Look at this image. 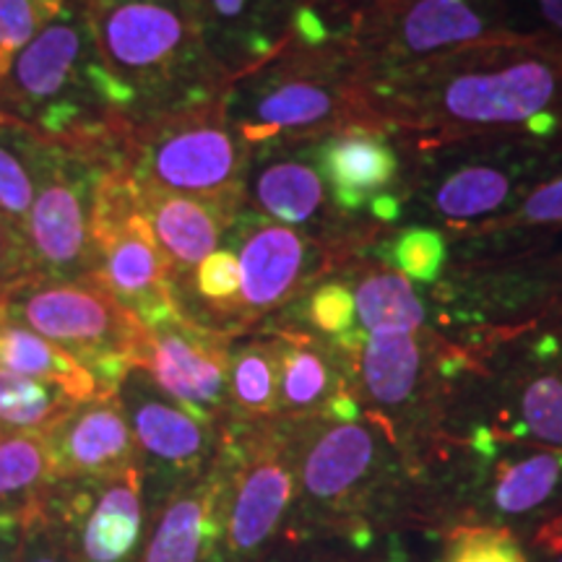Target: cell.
<instances>
[{
    "label": "cell",
    "instance_id": "1",
    "mask_svg": "<svg viewBox=\"0 0 562 562\" xmlns=\"http://www.w3.org/2000/svg\"><path fill=\"white\" fill-rule=\"evenodd\" d=\"M360 117L402 136L562 138V53L537 40L495 37L362 74Z\"/></svg>",
    "mask_w": 562,
    "mask_h": 562
},
{
    "label": "cell",
    "instance_id": "2",
    "mask_svg": "<svg viewBox=\"0 0 562 562\" xmlns=\"http://www.w3.org/2000/svg\"><path fill=\"white\" fill-rule=\"evenodd\" d=\"M398 227H435L448 237L501 220L539 182L562 170V138L529 133L402 136Z\"/></svg>",
    "mask_w": 562,
    "mask_h": 562
},
{
    "label": "cell",
    "instance_id": "3",
    "mask_svg": "<svg viewBox=\"0 0 562 562\" xmlns=\"http://www.w3.org/2000/svg\"><path fill=\"white\" fill-rule=\"evenodd\" d=\"M0 115L63 149H123L131 125L97 45L87 0H66L16 55L0 79Z\"/></svg>",
    "mask_w": 562,
    "mask_h": 562
},
{
    "label": "cell",
    "instance_id": "4",
    "mask_svg": "<svg viewBox=\"0 0 562 562\" xmlns=\"http://www.w3.org/2000/svg\"><path fill=\"white\" fill-rule=\"evenodd\" d=\"M430 531L484 526L521 542L562 518V451L484 430L438 438L422 456Z\"/></svg>",
    "mask_w": 562,
    "mask_h": 562
},
{
    "label": "cell",
    "instance_id": "5",
    "mask_svg": "<svg viewBox=\"0 0 562 562\" xmlns=\"http://www.w3.org/2000/svg\"><path fill=\"white\" fill-rule=\"evenodd\" d=\"M469 430L562 451V307L513 331L456 344L438 438Z\"/></svg>",
    "mask_w": 562,
    "mask_h": 562
},
{
    "label": "cell",
    "instance_id": "6",
    "mask_svg": "<svg viewBox=\"0 0 562 562\" xmlns=\"http://www.w3.org/2000/svg\"><path fill=\"white\" fill-rule=\"evenodd\" d=\"M87 5L128 125L220 100L227 79L206 50L191 0H87Z\"/></svg>",
    "mask_w": 562,
    "mask_h": 562
},
{
    "label": "cell",
    "instance_id": "7",
    "mask_svg": "<svg viewBox=\"0 0 562 562\" xmlns=\"http://www.w3.org/2000/svg\"><path fill=\"white\" fill-rule=\"evenodd\" d=\"M360 81L347 40L305 42L294 34L277 55L224 87V115L248 149L321 138L362 123Z\"/></svg>",
    "mask_w": 562,
    "mask_h": 562
},
{
    "label": "cell",
    "instance_id": "8",
    "mask_svg": "<svg viewBox=\"0 0 562 562\" xmlns=\"http://www.w3.org/2000/svg\"><path fill=\"white\" fill-rule=\"evenodd\" d=\"M349 362V383L362 414L389 427L412 459L438 438L456 344L438 331H351L334 341Z\"/></svg>",
    "mask_w": 562,
    "mask_h": 562
},
{
    "label": "cell",
    "instance_id": "9",
    "mask_svg": "<svg viewBox=\"0 0 562 562\" xmlns=\"http://www.w3.org/2000/svg\"><path fill=\"white\" fill-rule=\"evenodd\" d=\"M425 297L435 331L459 347L521 328L562 307V243L448 263Z\"/></svg>",
    "mask_w": 562,
    "mask_h": 562
},
{
    "label": "cell",
    "instance_id": "10",
    "mask_svg": "<svg viewBox=\"0 0 562 562\" xmlns=\"http://www.w3.org/2000/svg\"><path fill=\"white\" fill-rule=\"evenodd\" d=\"M214 467L220 474L224 562H271L297 495L284 427L279 419H229Z\"/></svg>",
    "mask_w": 562,
    "mask_h": 562
},
{
    "label": "cell",
    "instance_id": "11",
    "mask_svg": "<svg viewBox=\"0 0 562 562\" xmlns=\"http://www.w3.org/2000/svg\"><path fill=\"white\" fill-rule=\"evenodd\" d=\"M0 307L87 368L104 396L136 368L144 326L94 279L30 277L0 294Z\"/></svg>",
    "mask_w": 562,
    "mask_h": 562
},
{
    "label": "cell",
    "instance_id": "12",
    "mask_svg": "<svg viewBox=\"0 0 562 562\" xmlns=\"http://www.w3.org/2000/svg\"><path fill=\"white\" fill-rule=\"evenodd\" d=\"M123 154L138 186L193 199L243 201L250 149L232 131L222 97L131 125Z\"/></svg>",
    "mask_w": 562,
    "mask_h": 562
},
{
    "label": "cell",
    "instance_id": "13",
    "mask_svg": "<svg viewBox=\"0 0 562 562\" xmlns=\"http://www.w3.org/2000/svg\"><path fill=\"white\" fill-rule=\"evenodd\" d=\"M505 16V0H381L351 19L347 45L362 74H378L508 37Z\"/></svg>",
    "mask_w": 562,
    "mask_h": 562
},
{
    "label": "cell",
    "instance_id": "14",
    "mask_svg": "<svg viewBox=\"0 0 562 562\" xmlns=\"http://www.w3.org/2000/svg\"><path fill=\"white\" fill-rule=\"evenodd\" d=\"M91 237L97 256L91 279L136 315L140 326L178 311L170 263L154 240L140 209L138 182L125 167V157L97 186Z\"/></svg>",
    "mask_w": 562,
    "mask_h": 562
},
{
    "label": "cell",
    "instance_id": "15",
    "mask_svg": "<svg viewBox=\"0 0 562 562\" xmlns=\"http://www.w3.org/2000/svg\"><path fill=\"white\" fill-rule=\"evenodd\" d=\"M321 138L271 140L250 149L243 178L245 209L305 232L315 240L364 256L385 229L372 220L347 216L336 209L318 167Z\"/></svg>",
    "mask_w": 562,
    "mask_h": 562
},
{
    "label": "cell",
    "instance_id": "16",
    "mask_svg": "<svg viewBox=\"0 0 562 562\" xmlns=\"http://www.w3.org/2000/svg\"><path fill=\"white\" fill-rule=\"evenodd\" d=\"M123 149L76 151L50 144L26 222L34 277L91 279L97 263L91 237L97 186L102 175L125 157Z\"/></svg>",
    "mask_w": 562,
    "mask_h": 562
},
{
    "label": "cell",
    "instance_id": "17",
    "mask_svg": "<svg viewBox=\"0 0 562 562\" xmlns=\"http://www.w3.org/2000/svg\"><path fill=\"white\" fill-rule=\"evenodd\" d=\"M224 240L235 250L240 269V334L261 328L315 281L360 258L336 245L315 240L305 232L266 220L250 209L240 211Z\"/></svg>",
    "mask_w": 562,
    "mask_h": 562
},
{
    "label": "cell",
    "instance_id": "18",
    "mask_svg": "<svg viewBox=\"0 0 562 562\" xmlns=\"http://www.w3.org/2000/svg\"><path fill=\"white\" fill-rule=\"evenodd\" d=\"M115 396L136 442L146 518H151L175 492L209 472L222 432L165 396L140 368L128 370Z\"/></svg>",
    "mask_w": 562,
    "mask_h": 562
},
{
    "label": "cell",
    "instance_id": "19",
    "mask_svg": "<svg viewBox=\"0 0 562 562\" xmlns=\"http://www.w3.org/2000/svg\"><path fill=\"white\" fill-rule=\"evenodd\" d=\"M42 513L55 524L76 562H138L146 505L138 467L108 476L58 480Z\"/></svg>",
    "mask_w": 562,
    "mask_h": 562
},
{
    "label": "cell",
    "instance_id": "20",
    "mask_svg": "<svg viewBox=\"0 0 562 562\" xmlns=\"http://www.w3.org/2000/svg\"><path fill=\"white\" fill-rule=\"evenodd\" d=\"M229 336L193 326L175 311L144 326L136 368L154 385L206 425L229 422Z\"/></svg>",
    "mask_w": 562,
    "mask_h": 562
},
{
    "label": "cell",
    "instance_id": "21",
    "mask_svg": "<svg viewBox=\"0 0 562 562\" xmlns=\"http://www.w3.org/2000/svg\"><path fill=\"white\" fill-rule=\"evenodd\" d=\"M307 0H191L206 50L227 83L294 37Z\"/></svg>",
    "mask_w": 562,
    "mask_h": 562
},
{
    "label": "cell",
    "instance_id": "22",
    "mask_svg": "<svg viewBox=\"0 0 562 562\" xmlns=\"http://www.w3.org/2000/svg\"><path fill=\"white\" fill-rule=\"evenodd\" d=\"M271 331L279 347L277 419L360 417L347 355L334 341L297 328L273 326Z\"/></svg>",
    "mask_w": 562,
    "mask_h": 562
},
{
    "label": "cell",
    "instance_id": "23",
    "mask_svg": "<svg viewBox=\"0 0 562 562\" xmlns=\"http://www.w3.org/2000/svg\"><path fill=\"white\" fill-rule=\"evenodd\" d=\"M318 167L336 209L370 220V203L396 195L404 180V154L393 133L370 123H349L318 140Z\"/></svg>",
    "mask_w": 562,
    "mask_h": 562
},
{
    "label": "cell",
    "instance_id": "24",
    "mask_svg": "<svg viewBox=\"0 0 562 562\" xmlns=\"http://www.w3.org/2000/svg\"><path fill=\"white\" fill-rule=\"evenodd\" d=\"M42 438L55 482L108 476L136 467V442L115 393L74 404Z\"/></svg>",
    "mask_w": 562,
    "mask_h": 562
},
{
    "label": "cell",
    "instance_id": "25",
    "mask_svg": "<svg viewBox=\"0 0 562 562\" xmlns=\"http://www.w3.org/2000/svg\"><path fill=\"white\" fill-rule=\"evenodd\" d=\"M138 562H224L220 474L214 463L149 518Z\"/></svg>",
    "mask_w": 562,
    "mask_h": 562
},
{
    "label": "cell",
    "instance_id": "26",
    "mask_svg": "<svg viewBox=\"0 0 562 562\" xmlns=\"http://www.w3.org/2000/svg\"><path fill=\"white\" fill-rule=\"evenodd\" d=\"M138 191L140 209L161 256L170 263L172 279L195 269L209 252L220 248L245 209L243 201L193 199L146 186H138Z\"/></svg>",
    "mask_w": 562,
    "mask_h": 562
},
{
    "label": "cell",
    "instance_id": "27",
    "mask_svg": "<svg viewBox=\"0 0 562 562\" xmlns=\"http://www.w3.org/2000/svg\"><path fill=\"white\" fill-rule=\"evenodd\" d=\"M448 243H451L448 263L480 261V258L508 256V252L562 243V170L539 182L501 220L474 232L448 237Z\"/></svg>",
    "mask_w": 562,
    "mask_h": 562
},
{
    "label": "cell",
    "instance_id": "28",
    "mask_svg": "<svg viewBox=\"0 0 562 562\" xmlns=\"http://www.w3.org/2000/svg\"><path fill=\"white\" fill-rule=\"evenodd\" d=\"M341 273L355 297L357 331L378 334L432 328L425 290H419L404 273L372 261L368 256L344 263Z\"/></svg>",
    "mask_w": 562,
    "mask_h": 562
},
{
    "label": "cell",
    "instance_id": "29",
    "mask_svg": "<svg viewBox=\"0 0 562 562\" xmlns=\"http://www.w3.org/2000/svg\"><path fill=\"white\" fill-rule=\"evenodd\" d=\"M279 347L271 328L240 334L229 339L227 393L229 419H277Z\"/></svg>",
    "mask_w": 562,
    "mask_h": 562
},
{
    "label": "cell",
    "instance_id": "30",
    "mask_svg": "<svg viewBox=\"0 0 562 562\" xmlns=\"http://www.w3.org/2000/svg\"><path fill=\"white\" fill-rule=\"evenodd\" d=\"M0 370L58 385L74 402L104 396L87 368H81L74 357L42 339L40 334L11 321L3 307H0Z\"/></svg>",
    "mask_w": 562,
    "mask_h": 562
},
{
    "label": "cell",
    "instance_id": "31",
    "mask_svg": "<svg viewBox=\"0 0 562 562\" xmlns=\"http://www.w3.org/2000/svg\"><path fill=\"white\" fill-rule=\"evenodd\" d=\"M50 144L0 115V216L26 240V222Z\"/></svg>",
    "mask_w": 562,
    "mask_h": 562
},
{
    "label": "cell",
    "instance_id": "32",
    "mask_svg": "<svg viewBox=\"0 0 562 562\" xmlns=\"http://www.w3.org/2000/svg\"><path fill=\"white\" fill-rule=\"evenodd\" d=\"M53 484V461L42 435L0 438V516H16L26 521L42 510Z\"/></svg>",
    "mask_w": 562,
    "mask_h": 562
},
{
    "label": "cell",
    "instance_id": "33",
    "mask_svg": "<svg viewBox=\"0 0 562 562\" xmlns=\"http://www.w3.org/2000/svg\"><path fill=\"white\" fill-rule=\"evenodd\" d=\"M364 256L404 273L422 290H430L448 269L451 243L446 232L435 227H393L378 235Z\"/></svg>",
    "mask_w": 562,
    "mask_h": 562
},
{
    "label": "cell",
    "instance_id": "34",
    "mask_svg": "<svg viewBox=\"0 0 562 562\" xmlns=\"http://www.w3.org/2000/svg\"><path fill=\"white\" fill-rule=\"evenodd\" d=\"M79 404L58 385L34 381L0 370V432L3 435H45Z\"/></svg>",
    "mask_w": 562,
    "mask_h": 562
},
{
    "label": "cell",
    "instance_id": "35",
    "mask_svg": "<svg viewBox=\"0 0 562 562\" xmlns=\"http://www.w3.org/2000/svg\"><path fill=\"white\" fill-rule=\"evenodd\" d=\"M279 315L281 328H297V331L315 334L328 341H339L341 336H347L357 328L355 297H351V290L341 269L315 281L313 286H307Z\"/></svg>",
    "mask_w": 562,
    "mask_h": 562
},
{
    "label": "cell",
    "instance_id": "36",
    "mask_svg": "<svg viewBox=\"0 0 562 562\" xmlns=\"http://www.w3.org/2000/svg\"><path fill=\"white\" fill-rule=\"evenodd\" d=\"M432 562H529L516 533L484 526H459L440 537Z\"/></svg>",
    "mask_w": 562,
    "mask_h": 562
},
{
    "label": "cell",
    "instance_id": "37",
    "mask_svg": "<svg viewBox=\"0 0 562 562\" xmlns=\"http://www.w3.org/2000/svg\"><path fill=\"white\" fill-rule=\"evenodd\" d=\"M63 5L66 0H0V79Z\"/></svg>",
    "mask_w": 562,
    "mask_h": 562
},
{
    "label": "cell",
    "instance_id": "38",
    "mask_svg": "<svg viewBox=\"0 0 562 562\" xmlns=\"http://www.w3.org/2000/svg\"><path fill=\"white\" fill-rule=\"evenodd\" d=\"M508 37L537 40L562 53V0H505Z\"/></svg>",
    "mask_w": 562,
    "mask_h": 562
},
{
    "label": "cell",
    "instance_id": "39",
    "mask_svg": "<svg viewBox=\"0 0 562 562\" xmlns=\"http://www.w3.org/2000/svg\"><path fill=\"white\" fill-rule=\"evenodd\" d=\"M16 562H76L70 558L60 531L45 513L37 510L24 521V537H21Z\"/></svg>",
    "mask_w": 562,
    "mask_h": 562
},
{
    "label": "cell",
    "instance_id": "40",
    "mask_svg": "<svg viewBox=\"0 0 562 562\" xmlns=\"http://www.w3.org/2000/svg\"><path fill=\"white\" fill-rule=\"evenodd\" d=\"M34 277L30 248L24 235H19L9 222L0 216V294L9 292L19 281Z\"/></svg>",
    "mask_w": 562,
    "mask_h": 562
},
{
    "label": "cell",
    "instance_id": "41",
    "mask_svg": "<svg viewBox=\"0 0 562 562\" xmlns=\"http://www.w3.org/2000/svg\"><path fill=\"white\" fill-rule=\"evenodd\" d=\"M375 3H381V0H307L305 9L321 21V26L331 37L347 40L351 19Z\"/></svg>",
    "mask_w": 562,
    "mask_h": 562
},
{
    "label": "cell",
    "instance_id": "42",
    "mask_svg": "<svg viewBox=\"0 0 562 562\" xmlns=\"http://www.w3.org/2000/svg\"><path fill=\"white\" fill-rule=\"evenodd\" d=\"M524 547L529 562H562V518L533 531Z\"/></svg>",
    "mask_w": 562,
    "mask_h": 562
},
{
    "label": "cell",
    "instance_id": "43",
    "mask_svg": "<svg viewBox=\"0 0 562 562\" xmlns=\"http://www.w3.org/2000/svg\"><path fill=\"white\" fill-rule=\"evenodd\" d=\"M21 537H24V518L0 516V562H16Z\"/></svg>",
    "mask_w": 562,
    "mask_h": 562
},
{
    "label": "cell",
    "instance_id": "44",
    "mask_svg": "<svg viewBox=\"0 0 562 562\" xmlns=\"http://www.w3.org/2000/svg\"><path fill=\"white\" fill-rule=\"evenodd\" d=\"M370 562H385V560H370Z\"/></svg>",
    "mask_w": 562,
    "mask_h": 562
},
{
    "label": "cell",
    "instance_id": "45",
    "mask_svg": "<svg viewBox=\"0 0 562 562\" xmlns=\"http://www.w3.org/2000/svg\"><path fill=\"white\" fill-rule=\"evenodd\" d=\"M0 438H3V432H0Z\"/></svg>",
    "mask_w": 562,
    "mask_h": 562
}]
</instances>
